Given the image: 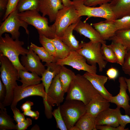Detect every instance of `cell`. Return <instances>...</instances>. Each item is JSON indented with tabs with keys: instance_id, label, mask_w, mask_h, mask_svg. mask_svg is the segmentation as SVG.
Here are the masks:
<instances>
[{
	"instance_id": "38",
	"label": "cell",
	"mask_w": 130,
	"mask_h": 130,
	"mask_svg": "<svg viewBox=\"0 0 130 130\" xmlns=\"http://www.w3.org/2000/svg\"><path fill=\"white\" fill-rule=\"evenodd\" d=\"M122 66L124 73L130 76V50L128 51L126 53Z\"/></svg>"
},
{
	"instance_id": "42",
	"label": "cell",
	"mask_w": 130,
	"mask_h": 130,
	"mask_svg": "<svg viewBox=\"0 0 130 130\" xmlns=\"http://www.w3.org/2000/svg\"><path fill=\"white\" fill-rule=\"evenodd\" d=\"M43 99L45 116L47 119H51L53 116L52 111V106L48 103L46 98H43Z\"/></svg>"
},
{
	"instance_id": "26",
	"label": "cell",
	"mask_w": 130,
	"mask_h": 130,
	"mask_svg": "<svg viewBox=\"0 0 130 130\" xmlns=\"http://www.w3.org/2000/svg\"><path fill=\"white\" fill-rule=\"evenodd\" d=\"M75 125L79 130H97L96 117L86 113Z\"/></svg>"
},
{
	"instance_id": "33",
	"label": "cell",
	"mask_w": 130,
	"mask_h": 130,
	"mask_svg": "<svg viewBox=\"0 0 130 130\" xmlns=\"http://www.w3.org/2000/svg\"><path fill=\"white\" fill-rule=\"evenodd\" d=\"M39 42L43 46L52 56L58 59L57 53L55 47L51 41V39L45 36L39 34Z\"/></svg>"
},
{
	"instance_id": "51",
	"label": "cell",
	"mask_w": 130,
	"mask_h": 130,
	"mask_svg": "<svg viewBox=\"0 0 130 130\" xmlns=\"http://www.w3.org/2000/svg\"><path fill=\"white\" fill-rule=\"evenodd\" d=\"M124 78L127 84L128 89L130 95V77L129 78H127L125 77H124ZM129 115L130 116V107Z\"/></svg>"
},
{
	"instance_id": "28",
	"label": "cell",
	"mask_w": 130,
	"mask_h": 130,
	"mask_svg": "<svg viewBox=\"0 0 130 130\" xmlns=\"http://www.w3.org/2000/svg\"><path fill=\"white\" fill-rule=\"evenodd\" d=\"M109 40L112 42L120 43L130 50V29L126 30H118L114 35Z\"/></svg>"
},
{
	"instance_id": "18",
	"label": "cell",
	"mask_w": 130,
	"mask_h": 130,
	"mask_svg": "<svg viewBox=\"0 0 130 130\" xmlns=\"http://www.w3.org/2000/svg\"><path fill=\"white\" fill-rule=\"evenodd\" d=\"M74 30L89 38L93 42H100L101 44L106 43V41L103 39L99 33L91 26L81 20L78 22Z\"/></svg>"
},
{
	"instance_id": "16",
	"label": "cell",
	"mask_w": 130,
	"mask_h": 130,
	"mask_svg": "<svg viewBox=\"0 0 130 130\" xmlns=\"http://www.w3.org/2000/svg\"><path fill=\"white\" fill-rule=\"evenodd\" d=\"M84 76L91 83L94 88L103 97L109 101L112 96L105 88L104 85L108 78L106 76L93 74L86 72Z\"/></svg>"
},
{
	"instance_id": "11",
	"label": "cell",
	"mask_w": 130,
	"mask_h": 130,
	"mask_svg": "<svg viewBox=\"0 0 130 130\" xmlns=\"http://www.w3.org/2000/svg\"><path fill=\"white\" fill-rule=\"evenodd\" d=\"M34 96H39L47 99V94L42 83L25 87L17 85L14 90L13 99L10 105L11 108L16 107L18 102L21 99Z\"/></svg>"
},
{
	"instance_id": "53",
	"label": "cell",
	"mask_w": 130,
	"mask_h": 130,
	"mask_svg": "<svg viewBox=\"0 0 130 130\" xmlns=\"http://www.w3.org/2000/svg\"><path fill=\"white\" fill-rule=\"evenodd\" d=\"M69 130H79V129L77 127L74 125Z\"/></svg>"
},
{
	"instance_id": "1",
	"label": "cell",
	"mask_w": 130,
	"mask_h": 130,
	"mask_svg": "<svg viewBox=\"0 0 130 130\" xmlns=\"http://www.w3.org/2000/svg\"><path fill=\"white\" fill-rule=\"evenodd\" d=\"M66 100H76L86 105L93 98L100 95L83 75H76L67 92Z\"/></svg>"
},
{
	"instance_id": "45",
	"label": "cell",
	"mask_w": 130,
	"mask_h": 130,
	"mask_svg": "<svg viewBox=\"0 0 130 130\" xmlns=\"http://www.w3.org/2000/svg\"><path fill=\"white\" fill-rule=\"evenodd\" d=\"M106 74L109 79L115 80L118 76V71L116 68L111 67L106 71Z\"/></svg>"
},
{
	"instance_id": "41",
	"label": "cell",
	"mask_w": 130,
	"mask_h": 130,
	"mask_svg": "<svg viewBox=\"0 0 130 130\" xmlns=\"http://www.w3.org/2000/svg\"><path fill=\"white\" fill-rule=\"evenodd\" d=\"M118 115L119 125L125 128L126 124L130 123V116L126 114H122L120 109L118 111Z\"/></svg>"
},
{
	"instance_id": "22",
	"label": "cell",
	"mask_w": 130,
	"mask_h": 130,
	"mask_svg": "<svg viewBox=\"0 0 130 130\" xmlns=\"http://www.w3.org/2000/svg\"><path fill=\"white\" fill-rule=\"evenodd\" d=\"M109 4L116 19L130 15V0H112Z\"/></svg>"
},
{
	"instance_id": "44",
	"label": "cell",
	"mask_w": 130,
	"mask_h": 130,
	"mask_svg": "<svg viewBox=\"0 0 130 130\" xmlns=\"http://www.w3.org/2000/svg\"><path fill=\"white\" fill-rule=\"evenodd\" d=\"M97 130H128V128H124L120 125L117 127H114L108 125H97L96 126Z\"/></svg>"
},
{
	"instance_id": "8",
	"label": "cell",
	"mask_w": 130,
	"mask_h": 130,
	"mask_svg": "<svg viewBox=\"0 0 130 130\" xmlns=\"http://www.w3.org/2000/svg\"><path fill=\"white\" fill-rule=\"evenodd\" d=\"M81 18L72 5L59 10L53 24L55 28V37L60 39L70 25L78 22Z\"/></svg>"
},
{
	"instance_id": "50",
	"label": "cell",
	"mask_w": 130,
	"mask_h": 130,
	"mask_svg": "<svg viewBox=\"0 0 130 130\" xmlns=\"http://www.w3.org/2000/svg\"><path fill=\"white\" fill-rule=\"evenodd\" d=\"M64 6H68L72 5V1L70 0H61Z\"/></svg>"
},
{
	"instance_id": "7",
	"label": "cell",
	"mask_w": 130,
	"mask_h": 130,
	"mask_svg": "<svg viewBox=\"0 0 130 130\" xmlns=\"http://www.w3.org/2000/svg\"><path fill=\"white\" fill-rule=\"evenodd\" d=\"M81 48L77 51L85 58L89 64L99 66L100 72L105 68L107 62L105 61L101 52L102 44L91 41L87 42H82L79 43Z\"/></svg>"
},
{
	"instance_id": "43",
	"label": "cell",
	"mask_w": 130,
	"mask_h": 130,
	"mask_svg": "<svg viewBox=\"0 0 130 130\" xmlns=\"http://www.w3.org/2000/svg\"><path fill=\"white\" fill-rule=\"evenodd\" d=\"M32 124V120L30 118H27L24 121L17 123L16 125V130H26Z\"/></svg>"
},
{
	"instance_id": "37",
	"label": "cell",
	"mask_w": 130,
	"mask_h": 130,
	"mask_svg": "<svg viewBox=\"0 0 130 130\" xmlns=\"http://www.w3.org/2000/svg\"><path fill=\"white\" fill-rule=\"evenodd\" d=\"M20 0H8L7 7L2 18L4 21L12 12L16 9L17 7Z\"/></svg>"
},
{
	"instance_id": "47",
	"label": "cell",
	"mask_w": 130,
	"mask_h": 130,
	"mask_svg": "<svg viewBox=\"0 0 130 130\" xmlns=\"http://www.w3.org/2000/svg\"><path fill=\"white\" fill-rule=\"evenodd\" d=\"M23 114L25 116L31 117L35 120L37 119L39 117V113L38 111H33L31 110L23 112Z\"/></svg>"
},
{
	"instance_id": "49",
	"label": "cell",
	"mask_w": 130,
	"mask_h": 130,
	"mask_svg": "<svg viewBox=\"0 0 130 130\" xmlns=\"http://www.w3.org/2000/svg\"><path fill=\"white\" fill-rule=\"evenodd\" d=\"M8 1V0H0V17L2 15V13L5 10L6 11Z\"/></svg>"
},
{
	"instance_id": "9",
	"label": "cell",
	"mask_w": 130,
	"mask_h": 130,
	"mask_svg": "<svg viewBox=\"0 0 130 130\" xmlns=\"http://www.w3.org/2000/svg\"><path fill=\"white\" fill-rule=\"evenodd\" d=\"M19 13L16 9L11 13L1 23L0 26V37L4 33H8L11 34L13 39H19L20 35L19 29L20 27L24 29L27 34H29L28 28L29 25L20 18Z\"/></svg>"
},
{
	"instance_id": "20",
	"label": "cell",
	"mask_w": 130,
	"mask_h": 130,
	"mask_svg": "<svg viewBox=\"0 0 130 130\" xmlns=\"http://www.w3.org/2000/svg\"><path fill=\"white\" fill-rule=\"evenodd\" d=\"M45 65L47 68L42 74L41 78L46 92L47 94L52 80L59 72L61 66L57 64L56 62L46 63Z\"/></svg>"
},
{
	"instance_id": "6",
	"label": "cell",
	"mask_w": 130,
	"mask_h": 130,
	"mask_svg": "<svg viewBox=\"0 0 130 130\" xmlns=\"http://www.w3.org/2000/svg\"><path fill=\"white\" fill-rule=\"evenodd\" d=\"M72 5L79 16H87L91 17L105 19L107 21H113L116 19L109 4H105L98 7L89 6L85 5L83 0H73Z\"/></svg>"
},
{
	"instance_id": "5",
	"label": "cell",
	"mask_w": 130,
	"mask_h": 130,
	"mask_svg": "<svg viewBox=\"0 0 130 130\" xmlns=\"http://www.w3.org/2000/svg\"><path fill=\"white\" fill-rule=\"evenodd\" d=\"M60 110L67 129L69 130L86 113V105L79 100H66L60 105Z\"/></svg>"
},
{
	"instance_id": "36",
	"label": "cell",
	"mask_w": 130,
	"mask_h": 130,
	"mask_svg": "<svg viewBox=\"0 0 130 130\" xmlns=\"http://www.w3.org/2000/svg\"><path fill=\"white\" fill-rule=\"evenodd\" d=\"M52 114L56 121L57 128L61 130H68L60 112V105L53 111Z\"/></svg>"
},
{
	"instance_id": "34",
	"label": "cell",
	"mask_w": 130,
	"mask_h": 130,
	"mask_svg": "<svg viewBox=\"0 0 130 130\" xmlns=\"http://www.w3.org/2000/svg\"><path fill=\"white\" fill-rule=\"evenodd\" d=\"M101 52L104 60L111 63H116L117 58L113 51L106 43L102 44Z\"/></svg>"
},
{
	"instance_id": "23",
	"label": "cell",
	"mask_w": 130,
	"mask_h": 130,
	"mask_svg": "<svg viewBox=\"0 0 130 130\" xmlns=\"http://www.w3.org/2000/svg\"><path fill=\"white\" fill-rule=\"evenodd\" d=\"M78 22L70 25L60 39L71 51H77L81 48L79 41L76 39L73 34V31Z\"/></svg>"
},
{
	"instance_id": "19",
	"label": "cell",
	"mask_w": 130,
	"mask_h": 130,
	"mask_svg": "<svg viewBox=\"0 0 130 130\" xmlns=\"http://www.w3.org/2000/svg\"><path fill=\"white\" fill-rule=\"evenodd\" d=\"M110 103L100 95L92 99L86 105V113L96 117L101 112L110 108Z\"/></svg>"
},
{
	"instance_id": "4",
	"label": "cell",
	"mask_w": 130,
	"mask_h": 130,
	"mask_svg": "<svg viewBox=\"0 0 130 130\" xmlns=\"http://www.w3.org/2000/svg\"><path fill=\"white\" fill-rule=\"evenodd\" d=\"M37 10H27L19 13L18 15L22 20L28 25H32L37 30L39 34L52 39L55 37V28L53 24L48 25L47 18L41 16Z\"/></svg>"
},
{
	"instance_id": "40",
	"label": "cell",
	"mask_w": 130,
	"mask_h": 130,
	"mask_svg": "<svg viewBox=\"0 0 130 130\" xmlns=\"http://www.w3.org/2000/svg\"><path fill=\"white\" fill-rule=\"evenodd\" d=\"M84 4L88 6H94L110 3L112 0H83Z\"/></svg>"
},
{
	"instance_id": "13",
	"label": "cell",
	"mask_w": 130,
	"mask_h": 130,
	"mask_svg": "<svg viewBox=\"0 0 130 130\" xmlns=\"http://www.w3.org/2000/svg\"><path fill=\"white\" fill-rule=\"evenodd\" d=\"M118 81L120 85L119 93L115 96H111L109 102L115 104L117 107L123 108L125 114L129 115L130 107L129 101L130 99L126 92L128 89L127 84L123 77H120Z\"/></svg>"
},
{
	"instance_id": "24",
	"label": "cell",
	"mask_w": 130,
	"mask_h": 130,
	"mask_svg": "<svg viewBox=\"0 0 130 130\" xmlns=\"http://www.w3.org/2000/svg\"><path fill=\"white\" fill-rule=\"evenodd\" d=\"M18 75L21 80H19L22 83L21 85L23 87L35 85L40 83L41 78L34 72L30 73L22 70H18Z\"/></svg>"
},
{
	"instance_id": "46",
	"label": "cell",
	"mask_w": 130,
	"mask_h": 130,
	"mask_svg": "<svg viewBox=\"0 0 130 130\" xmlns=\"http://www.w3.org/2000/svg\"><path fill=\"white\" fill-rule=\"evenodd\" d=\"M6 94V88L0 79V103H2L4 101Z\"/></svg>"
},
{
	"instance_id": "48",
	"label": "cell",
	"mask_w": 130,
	"mask_h": 130,
	"mask_svg": "<svg viewBox=\"0 0 130 130\" xmlns=\"http://www.w3.org/2000/svg\"><path fill=\"white\" fill-rule=\"evenodd\" d=\"M34 105V103L30 101H27L22 104L20 107L22 110L24 112L31 110V106Z\"/></svg>"
},
{
	"instance_id": "30",
	"label": "cell",
	"mask_w": 130,
	"mask_h": 130,
	"mask_svg": "<svg viewBox=\"0 0 130 130\" xmlns=\"http://www.w3.org/2000/svg\"><path fill=\"white\" fill-rule=\"evenodd\" d=\"M51 39L55 47L58 59L65 58L71 51L69 47L59 38L55 37Z\"/></svg>"
},
{
	"instance_id": "32",
	"label": "cell",
	"mask_w": 130,
	"mask_h": 130,
	"mask_svg": "<svg viewBox=\"0 0 130 130\" xmlns=\"http://www.w3.org/2000/svg\"><path fill=\"white\" fill-rule=\"evenodd\" d=\"M39 0H20L16 9L19 13L27 10L38 11Z\"/></svg>"
},
{
	"instance_id": "31",
	"label": "cell",
	"mask_w": 130,
	"mask_h": 130,
	"mask_svg": "<svg viewBox=\"0 0 130 130\" xmlns=\"http://www.w3.org/2000/svg\"><path fill=\"white\" fill-rule=\"evenodd\" d=\"M108 46L113 51L116 56L117 58L116 63L122 66L125 55L128 51L127 49L120 43L112 42Z\"/></svg>"
},
{
	"instance_id": "12",
	"label": "cell",
	"mask_w": 130,
	"mask_h": 130,
	"mask_svg": "<svg viewBox=\"0 0 130 130\" xmlns=\"http://www.w3.org/2000/svg\"><path fill=\"white\" fill-rule=\"evenodd\" d=\"M26 55L21 57V63L26 71L34 72L41 76L46 70L45 66L41 62L38 55L30 47Z\"/></svg>"
},
{
	"instance_id": "21",
	"label": "cell",
	"mask_w": 130,
	"mask_h": 130,
	"mask_svg": "<svg viewBox=\"0 0 130 130\" xmlns=\"http://www.w3.org/2000/svg\"><path fill=\"white\" fill-rule=\"evenodd\" d=\"M114 20H105L92 24L94 28L99 33L103 40H109L114 35L117 31Z\"/></svg>"
},
{
	"instance_id": "39",
	"label": "cell",
	"mask_w": 130,
	"mask_h": 130,
	"mask_svg": "<svg viewBox=\"0 0 130 130\" xmlns=\"http://www.w3.org/2000/svg\"><path fill=\"white\" fill-rule=\"evenodd\" d=\"M13 114L14 120L17 123H18L25 120V115L20 112L16 107L11 108Z\"/></svg>"
},
{
	"instance_id": "14",
	"label": "cell",
	"mask_w": 130,
	"mask_h": 130,
	"mask_svg": "<svg viewBox=\"0 0 130 130\" xmlns=\"http://www.w3.org/2000/svg\"><path fill=\"white\" fill-rule=\"evenodd\" d=\"M61 0H39L38 11L47 16L50 22L55 21L58 11L64 7Z\"/></svg>"
},
{
	"instance_id": "35",
	"label": "cell",
	"mask_w": 130,
	"mask_h": 130,
	"mask_svg": "<svg viewBox=\"0 0 130 130\" xmlns=\"http://www.w3.org/2000/svg\"><path fill=\"white\" fill-rule=\"evenodd\" d=\"M117 30L130 29V15L124 16L114 21Z\"/></svg>"
},
{
	"instance_id": "17",
	"label": "cell",
	"mask_w": 130,
	"mask_h": 130,
	"mask_svg": "<svg viewBox=\"0 0 130 130\" xmlns=\"http://www.w3.org/2000/svg\"><path fill=\"white\" fill-rule=\"evenodd\" d=\"M120 108H110L100 113L96 117L97 125H108L114 127L119 126L118 112Z\"/></svg>"
},
{
	"instance_id": "15",
	"label": "cell",
	"mask_w": 130,
	"mask_h": 130,
	"mask_svg": "<svg viewBox=\"0 0 130 130\" xmlns=\"http://www.w3.org/2000/svg\"><path fill=\"white\" fill-rule=\"evenodd\" d=\"M65 91L60 81L58 74L53 79L47 94L48 103L52 106L56 104L58 106L63 101Z\"/></svg>"
},
{
	"instance_id": "52",
	"label": "cell",
	"mask_w": 130,
	"mask_h": 130,
	"mask_svg": "<svg viewBox=\"0 0 130 130\" xmlns=\"http://www.w3.org/2000/svg\"><path fill=\"white\" fill-rule=\"evenodd\" d=\"M31 130H39L40 129L39 126L37 124H35L33 126L31 129Z\"/></svg>"
},
{
	"instance_id": "10",
	"label": "cell",
	"mask_w": 130,
	"mask_h": 130,
	"mask_svg": "<svg viewBox=\"0 0 130 130\" xmlns=\"http://www.w3.org/2000/svg\"><path fill=\"white\" fill-rule=\"evenodd\" d=\"M86 61L85 58L77 51H71L65 58L57 59L56 63L61 66H70L79 71L83 70L89 73L96 74V65H90L87 63Z\"/></svg>"
},
{
	"instance_id": "27",
	"label": "cell",
	"mask_w": 130,
	"mask_h": 130,
	"mask_svg": "<svg viewBox=\"0 0 130 130\" xmlns=\"http://www.w3.org/2000/svg\"><path fill=\"white\" fill-rule=\"evenodd\" d=\"M0 130H16L13 119L7 113L6 109L0 103Z\"/></svg>"
},
{
	"instance_id": "3",
	"label": "cell",
	"mask_w": 130,
	"mask_h": 130,
	"mask_svg": "<svg viewBox=\"0 0 130 130\" xmlns=\"http://www.w3.org/2000/svg\"><path fill=\"white\" fill-rule=\"evenodd\" d=\"M24 44L23 41L14 39L8 34L0 37V53L7 57L18 70L26 71L19 58L20 55H25L29 52V49L23 46Z\"/></svg>"
},
{
	"instance_id": "2",
	"label": "cell",
	"mask_w": 130,
	"mask_h": 130,
	"mask_svg": "<svg viewBox=\"0 0 130 130\" xmlns=\"http://www.w3.org/2000/svg\"><path fill=\"white\" fill-rule=\"evenodd\" d=\"M0 77L6 90L5 98L1 103L5 107L10 105L12 102L14 90L19 77L18 70L7 57L0 53Z\"/></svg>"
},
{
	"instance_id": "25",
	"label": "cell",
	"mask_w": 130,
	"mask_h": 130,
	"mask_svg": "<svg viewBox=\"0 0 130 130\" xmlns=\"http://www.w3.org/2000/svg\"><path fill=\"white\" fill-rule=\"evenodd\" d=\"M58 74L62 88L65 93L67 92L71 83L76 75L72 70L64 65L61 66Z\"/></svg>"
},
{
	"instance_id": "29",
	"label": "cell",
	"mask_w": 130,
	"mask_h": 130,
	"mask_svg": "<svg viewBox=\"0 0 130 130\" xmlns=\"http://www.w3.org/2000/svg\"><path fill=\"white\" fill-rule=\"evenodd\" d=\"M30 47L38 55L42 62L46 63L56 62L57 59L51 55L43 46H39L31 42Z\"/></svg>"
}]
</instances>
